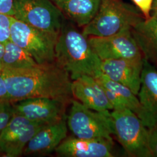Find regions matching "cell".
<instances>
[{"mask_svg":"<svg viewBox=\"0 0 157 157\" xmlns=\"http://www.w3.org/2000/svg\"><path fill=\"white\" fill-rule=\"evenodd\" d=\"M62 101L47 97H33L12 102L15 115L33 122L50 124L65 118Z\"/></svg>","mask_w":157,"mask_h":157,"instance_id":"cell-10","label":"cell"},{"mask_svg":"<svg viewBox=\"0 0 157 157\" xmlns=\"http://www.w3.org/2000/svg\"><path fill=\"white\" fill-rule=\"evenodd\" d=\"M51 1H52L56 4V3H58V2H59L61 0H51Z\"/></svg>","mask_w":157,"mask_h":157,"instance_id":"cell-28","label":"cell"},{"mask_svg":"<svg viewBox=\"0 0 157 157\" xmlns=\"http://www.w3.org/2000/svg\"><path fill=\"white\" fill-rule=\"evenodd\" d=\"M101 61L88 37L64 23L56 46V62L69 74L72 80L87 75L95 78L101 72Z\"/></svg>","mask_w":157,"mask_h":157,"instance_id":"cell-2","label":"cell"},{"mask_svg":"<svg viewBox=\"0 0 157 157\" xmlns=\"http://www.w3.org/2000/svg\"><path fill=\"white\" fill-rule=\"evenodd\" d=\"M4 52V45L0 43V73L2 71V59Z\"/></svg>","mask_w":157,"mask_h":157,"instance_id":"cell-27","label":"cell"},{"mask_svg":"<svg viewBox=\"0 0 157 157\" xmlns=\"http://www.w3.org/2000/svg\"><path fill=\"white\" fill-rule=\"evenodd\" d=\"M5 100L10 101L4 78L0 73V101Z\"/></svg>","mask_w":157,"mask_h":157,"instance_id":"cell-25","label":"cell"},{"mask_svg":"<svg viewBox=\"0 0 157 157\" xmlns=\"http://www.w3.org/2000/svg\"><path fill=\"white\" fill-rule=\"evenodd\" d=\"M47 124L14 114L0 133V154L6 157L21 156L29 141Z\"/></svg>","mask_w":157,"mask_h":157,"instance_id":"cell-8","label":"cell"},{"mask_svg":"<svg viewBox=\"0 0 157 157\" xmlns=\"http://www.w3.org/2000/svg\"><path fill=\"white\" fill-rule=\"evenodd\" d=\"M72 95L89 108L98 112L113 109L104 89L92 76L84 75L72 80Z\"/></svg>","mask_w":157,"mask_h":157,"instance_id":"cell-13","label":"cell"},{"mask_svg":"<svg viewBox=\"0 0 157 157\" xmlns=\"http://www.w3.org/2000/svg\"><path fill=\"white\" fill-rule=\"evenodd\" d=\"M148 129V144L151 157H157V124Z\"/></svg>","mask_w":157,"mask_h":157,"instance_id":"cell-23","label":"cell"},{"mask_svg":"<svg viewBox=\"0 0 157 157\" xmlns=\"http://www.w3.org/2000/svg\"><path fill=\"white\" fill-rule=\"evenodd\" d=\"M132 32L143 57L157 65V20L143 19L132 28Z\"/></svg>","mask_w":157,"mask_h":157,"instance_id":"cell-17","label":"cell"},{"mask_svg":"<svg viewBox=\"0 0 157 157\" xmlns=\"http://www.w3.org/2000/svg\"><path fill=\"white\" fill-rule=\"evenodd\" d=\"M151 16L154 17L157 20V0H154L152 6L151 12Z\"/></svg>","mask_w":157,"mask_h":157,"instance_id":"cell-26","label":"cell"},{"mask_svg":"<svg viewBox=\"0 0 157 157\" xmlns=\"http://www.w3.org/2000/svg\"><path fill=\"white\" fill-rule=\"evenodd\" d=\"M12 17L13 16L0 13V43L2 44L10 40Z\"/></svg>","mask_w":157,"mask_h":157,"instance_id":"cell-21","label":"cell"},{"mask_svg":"<svg viewBox=\"0 0 157 157\" xmlns=\"http://www.w3.org/2000/svg\"><path fill=\"white\" fill-rule=\"evenodd\" d=\"M138 9L122 0H101L95 17L83 27L89 37H107L132 28L143 20Z\"/></svg>","mask_w":157,"mask_h":157,"instance_id":"cell-3","label":"cell"},{"mask_svg":"<svg viewBox=\"0 0 157 157\" xmlns=\"http://www.w3.org/2000/svg\"><path fill=\"white\" fill-rule=\"evenodd\" d=\"M101 0H61L56 5L78 27H84L95 17Z\"/></svg>","mask_w":157,"mask_h":157,"instance_id":"cell-18","label":"cell"},{"mask_svg":"<svg viewBox=\"0 0 157 157\" xmlns=\"http://www.w3.org/2000/svg\"><path fill=\"white\" fill-rule=\"evenodd\" d=\"M10 101L47 97L67 104L72 101V79L56 62L17 71L1 72Z\"/></svg>","mask_w":157,"mask_h":157,"instance_id":"cell-1","label":"cell"},{"mask_svg":"<svg viewBox=\"0 0 157 157\" xmlns=\"http://www.w3.org/2000/svg\"><path fill=\"white\" fill-rule=\"evenodd\" d=\"M58 35L35 28L12 17L10 40L26 51L40 65L56 62Z\"/></svg>","mask_w":157,"mask_h":157,"instance_id":"cell-6","label":"cell"},{"mask_svg":"<svg viewBox=\"0 0 157 157\" xmlns=\"http://www.w3.org/2000/svg\"><path fill=\"white\" fill-rule=\"evenodd\" d=\"M137 8L140 11L145 19L151 17L152 6L154 0H132Z\"/></svg>","mask_w":157,"mask_h":157,"instance_id":"cell-22","label":"cell"},{"mask_svg":"<svg viewBox=\"0 0 157 157\" xmlns=\"http://www.w3.org/2000/svg\"><path fill=\"white\" fill-rule=\"evenodd\" d=\"M4 45V52L2 59V70H23L39 65L26 51L11 40L6 42Z\"/></svg>","mask_w":157,"mask_h":157,"instance_id":"cell-19","label":"cell"},{"mask_svg":"<svg viewBox=\"0 0 157 157\" xmlns=\"http://www.w3.org/2000/svg\"><path fill=\"white\" fill-rule=\"evenodd\" d=\"M13 17L35 28L59 34L64 14L51 0H13Z\"/></svg>","mask_w":157,"mask_h":157,"instance_id":"cell-7","label":"cell"},{"mask_svg":"<svg viewBox=\"0 0 157 157\" xmlns=\"http://www.w3.org/2000/svg\"><path fill=\"white\" fill-rule=\"evenodd\" d=\"M137 97L144 112L143 122L151 128L157 124V69L144 58Z\"/></svg>","mask_w":157,"mask_h":157,"instance_id":"cell-12","label":"cell"},{"mask_svg":"<svg viewBox=\"0 0 157 157\" xmlns=\"http://www.w3.org/2000/svg\"><path fill=\"white\" fill-rule=\"evenodd\" d=\"M113 142L67 137L55 150L63 157H112Z\"/></svg>","mask_w":157,"mask_h":157,"instance_id":"cell-15","label":"cell"},{"mask_svg":"<svg viewBox=\"0 0 157 157\" xmlns=\"http://www.w3.org/2000/svg\"><path fill=\"white\" fill-rule=\"evenodd\" d=\"M0 13L13 16V0H0Z\"/></svg>","mask_w":157,"mask_h":157,"instance_id":"cell-24","label":"cell"},{"mask_svg":"<svg viewBox=\"0 0 157 157\" xmlns=\"http://www.w3.org/2000/svg\"><path fill=\"white\" fill-rule=\"evenodd\" d=\"M88 40L101 61L143 57L130 29L107 37H89Z\"/></svg>","mask_w":157,"mask_h":157,"instance_id":"cell-9","label":"cell"},{"mask_svg":"<svg viewBox=\"0 0 157 157\" xmlns=\"http://www.w3.org/2000/svg\"><path fill=\"white\" fill-rule=\"evenodd\" d=\"M144 57L107 59L101 61V71L112 80L129 88L135 94L140 90Z\"/></svg>","mask_w":157,"mask_h":157,"instance_id":"cell-11","label":"cell"},{"mask_svg":"<svg viewBox=\"0 0 157 157\" xmlns=\"http://www.w3.org/2000/svg\"><path fill=\"white\" fill-rule=\"evenodd\" d=\"M94 78L104 89L113 109H129L143 121L144 112L137 95L129 88L115 82L101 72Z\"/></svg>","mask_w":157,"mask_h":157,"instance_id":"cell-16","label":"cell"},{"mask_svg":"<svg viewBox=\"0 0 157 157\" xmlns=\"http://www.w3.org/2000/svg\"><path fill=\"white\" fill-rule=\"evenodd\" d=\"M113 135L129 157H151L148 129L135 113L129 109L111 112Z\"/></svg>","mask_w":157,"mask_h":157,"instance_id":"cell-4","label":"cell"},{"mask_svg":"<svg viewBox=\"0 0 157 157\" xmlns=\"http://www.w3.org/2000/svg\"><path fill=\"white\" fill-rule=\"evenodd\" d=\"M71 104L67 122L74 136L113 142V128L111 112L92 110L76 100H72Z\"/></svg>","mask_w":157,"mask_h":157,"instance_id":"cell-5","label":"cell"},{"mask_svg":"<svg viewBox=\"0 0 157 157\" xmlns=\"http://www.w3.org/2000/svg\"><path fill=\"white\" fill-rule=\"evenodd\" d=\"M14 115L12 102L9 100L0 101V133Z\"/></svg>","mask_w":157,"mask_h":157,"instance_id":"cell-20","label":"cell"},{"mask_svg":"<svg viewBox=\"0 0 157 157\" xmlns=\"http://www.w3.org/2000/svg\"><path fill=\"white\" fill-rule=\"evenodd\" d=\"M67 124L65 117L47 124L29 141L24 150L26 155H46L55 151L67 137Z\"/></svg>","mask_w":157,"mask_h":157,"instance_id":"cell-14","label":"cell"}]
</instances>
